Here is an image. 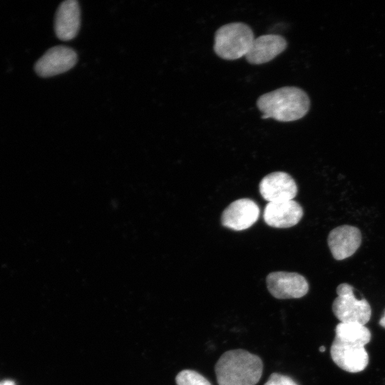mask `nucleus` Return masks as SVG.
Masks as SVG:
<instances>
[{
  "label": "nucleus",
  "instance_id": "obj_1",
  "mask_svg": "<svg viewBox=\"0 0 385 385\" xmlns=\"http://www.w3.org/2000/svg\"><path fill=\"white\" fill-rule=\"evenodd\" d=\"M262 118L290 122L303 118L308 112L310 101L301 88L284 86L265 93L257 101Z\"/></svg>",
  "mask_w": 385,
  "mask_h": 385
},
{
  "label": "nucleus",
  "instance_id": "obj_2",
  "mask_svg": "<svg viewBox=\"0 0 385 385\" xmlns=\"http://www.w3.org/2000/svg\"><path fill=\"white\" fill-rule=\"evenodd\" d=\"M261 359L246 350H230L215 366L219 385H255L262 374Z\"/></svg>",
  "mask_w": 385,
  "mask_h": 385
},
{
  "label": "nucleus",
  "instance_id": "obj_3",
  "mask_svg": "<svg viewBox=\"0 0 385 385\" xmlns=\"http://www.w3.org/2000/svg\"><path fill=\"white\" fill-rule=\"evenodd\" d=\"M255 38L248 25L241 22L230 23L216 31L213 49L223 59L236 60L245 57Z\"/></svg>",
  "mask_w": 385,
  "mask_h": 385
},
{
  "label": "nucleus",
  "instance_id": "obj_4",
  "mask_svg": "<svg viewBox=\"0 0 385 385\" xmlns=\"http://www.w3.org/2000/svg\"><path fill=\"white\" fill-rule=\"evenodd\" d=\"M337 297L333 302L332 311L340 322H355L363 325L370 319L371 309L368 301L357 299L354 288L347 283L340 284L337 288Z\"/></svg>",
  "mask_w": 385,
  "mask_h": 385
},
{
  "label": "nucleus",
  "instance_id": "obj_5",
  "mask_svg": "<svg viewBox=\"0 0 385 385\" xmlns=\"http://www.w3.org/2000/svg\"><path fill=\"white\" fill-rule=\"evenodd\" d=\"M270 293L277 299L300 298L309 290L306 279L297 272H273L266 278Z\"/></svg>",
  "mask_w": 385,
  "mask_h": 385
},
{
  "label": "nucleus",
  "instance_id": "obj_6",
  "mask_svg": "<svg viewBox=\"0 0 385 385\" xmlns=\"http://www.w3.org/2000/svg\"><path fill=\"white\" fill-rule=\"evenodd\" d=\"M77 61L74 50L64 46L48 49L36 63L34 70L41 77L47 78L72 68Z\"/></svg>",
  "mask_w": 385,
  "mask_h": 385
},
{
  "label": "nucleus",
  "instance_id": "obj_7",
  "mask_svg": "<svg viewBox=\"0 0 385 385\" xmlns=\"http://www.w3.org/2000/svg\"><path fill=\"white\" fill-rule=\"evenodd\" d=\"M333 361L344 371L356 373L368 365L369 355L364 346L334 339L330 349Z\"/></svg>",
  "mask_w": 385,
  "mask_h": 385
},
{
  "label": "nucleus",
  "instance_id": "obj_8",
  "mask_svg": "<svg viewBox=\"0 0 385 385\" xmlns=\"http://www.w3.org/2000/svg\"><path fill=\"white\" fill-rule=\"evenodd\" d=\"M260 208L249 198L238 199L223 211L221 222L224 227L240 231L250 227L259 218Z\"/></svg>",
  "mask_w": 385,
  "mask_h": 385
},
{
  "label": "nucleus",
  "instance_id": "obj_9",
  "mask_svg": "<svg viewBox=\"0 0 385 385\" xmlns=\"http://www.w3.org/2000/svg\"><path fill=\"white\" fill-rule=\"evenodd\" d=\"M259 188L262 197L269 202L291 200L297 193V186L292 176L280 171L265 176Z\"/></svg>",
  "mask_w": 385,
  "mask_h": 385
},
{
  "label": "nucleus",
  "instance_id": "obj_10",
  "mask_svg": "<svg viewBox=\"0 0 385 385\" xmlns=\"http://www.w3.org/2000/svg\"><path fill=\"white\" fill-rule=\"evenodd\" d=\"M327 242L334 258L342 260L351 256L360 246L361 232L354 226H339L329 232Z\"/></svg>",
  "mask_w": 385,
  "mask_h": 385
},
{
  "label": "nucleus",
  "instance_id": "obj_11",
  "mask_svg": "<svg viewBox=\"0 0 385 385\" xmlns=\"http://www.w3.org/2000/svg\"><path fill=\"white\" fill-rule=\"evenodd\" d=\"M302 215V207L294 200L268 202L263 214L265 222L277 228L292 227L300 221Z\"/></svg>",
  "mask_w": 385,
  "mask_h": 385
},
{
  "label": "nucleus",
  "instance_id": "obj_12",
  "mask_svg": "<svg viewBox=\"0 0 385 385\" xmlns=\"http://www.w3.org/2000/svg\"><path fill=\"white\" fill-rule=\"evenodd\" d=\"M287 46L286 39L280 35H262L255 38L245 58L251 64L267 63L282 53Z\"/></svg>",
  "mask_w": 385,
  "mask_h": 385
},
{
  "label": "nucleus",
  "instance_id": "obj_13",
  "mask_svg": "<svg viewBox=\"0 0 385 385\" xmlns=\"http://www.w3.org/2000/svg\"><path fill=\"white\" fill-rule=\"evenodd\" d=\"M81 24V12L78 3L76 0L62 2L56 14L55 32L57 37L63 41L73 39L77 35Z\"/></svg>",
  "mask_w": 385,
  "mask_h": 385
},
{
  "label": "nucleus",
  "instance_id": "obj_14",
  "mask_svg": "<svg viewBox=\"0 0 385 385\" xmlns=\"http://www.w3.org/2000/svg\"><path fill=\"white\" fill-rule=\"evenodd\" d=\"M339 341L364 346L371 340V332L364 325L355 322H339L335 338Z\"/></svg>",
  "mask_w": 385,
  "mask_h": 385
},
{
  "label": "nucleus",
  "instance_id": "obj_15",
  "mask_svg": "<svg viewBox=\"0 0 385 385\" xmlns=\"http://www.w3.org/2000/svg\"><path fill=\"white\" fill-rule=\"evenodd\" d=\"M175 381L177 385H211L203 376L190 369L180 371L175 377Z\"/></svg>",
  "mask_w": 385,
  "mask_h": 385
},
{
  "label": "nucleus",
  "instance_id": "obj_16",
  "mask_svg": "<svg viewBox=\"0 0 385 385\" xmlns=\"http://www.w3.org/2000/svg\"><path fill=\"white\" fill-rule=\"evenodd\" d=\"M264 385H297L290 377L279 374H272Z\"/></svg>",
  "mask_w": 385,
  "mask_h": 385
},
{
  "label": "nucleus",
  "instance_id": "obj_17",
  "mask_svg": "<svg viewBox=\"0 0 385 385\" xmlns=\"http://www.w3.org/2000/svg\"><path fill=\"white\" fill-rule=\"evenodd\" d=\"M1 385H16L15 382L11 380H4L1 382Z\"/></svg>",
  "mask_w": 385,
  "mask_h": 385
},
{
  "label": "nucleus",
  "instance_id": "obj_18",
  "mask_svg": "<svg viewBox=\"0 0 385 385\" xmlns=\"http://www.w3.org/2000/svg\"><path fill=\"white\" fill-rule=\"evenodd\" d=\"M379 324L385 329V312L384 316L379 320Z\"/></svg>",
  "mask_w": 385,
  "mask_h": 385
},
{
  "label": "nucleus",
  "instance_id": "obj_19",
  "mask_svg": "<svg viewBox=\"0 0 385 385\" xmlns=\"http://www.w3.org/2000/svg\"><path fill=\"white\" fill-rule=\"evenodd\" d=\"M319 349V351L324 352L325 351V347L324 346H321Z\"/></svg>",
  "mask_w": 385,
  "mask_h": 385
},
{
  "label": "nucleus",
  "instance_id": "obj_20",
  "mask_svg": "<svg viewBox=\"0 0 385 385\" xmlns=\"http://www.w3.org/2000/svg\"><path fill=\"white\" fill-rule=\"evenodd\" d=\"M0 385H1V383H0Z\"/></svg>",
  "mask_w": 385,
  "mask_h": 385
}]
</instances>
